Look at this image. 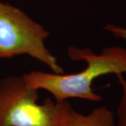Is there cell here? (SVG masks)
Wrapping results in <instances>:
<instances>
[{
	"label": "cell",
	"mask_w": 126,
	"mask_h": 126,
	"mask_svg": "<svg viewBox=\"0 0 126 126\" xmlns=\"http://www.w3.org/2000/svg\"><path fill=\"white\" fill-rule=\"evenodd\" d=\"M67 53L72 60L85 62L86 67L72 74L32 71L23 75L24 79L33 88L49 92L57 102L71 98L99 102L102 97L93 90V81L104 75L126 73V49L122 47L105 48L97 54L88 48L70 46Z\"/></svg>",
	"instance_id": "obj_1"
},
{
	"label": "cell",
	"mask_w": 126,
	"mask_h": 126,
	"mask_svg": "<svg viewBox=\"0 0 126 126\" xmlns=\"http://www.w3.org/2000/svg\"><path fill=\"white\" fill-rule=\"evenodd\" d=\"M50 33L23 11L0 1V60L27 55L47 66L53 73L64 74L57 58L48 49Z\"/></svg>",
	"instance_id": "obj_2"
},
{
	"label": "cell",
	"mask_w": 126,
	"mask_h": 126,
	"mask_svg": "<svg viewBox=\"0 0 126 126\" xmlns=\"http://www.w3.org/2000/svg\"><path fill=\"white\" fill-rule=\"evenodd\" d=\"M38 93L23 76L0 80V126H59L60 102L39 104Z\"/></svg>",
	"instance_id": "obj_3"
},
{
	"label": "cell",
	"mask_w": 126,
	"mask_h": 126,
	"mask_svg": "<svg viewBox=\"0 0 126 126\" xmlns=\"http://www.w3.org/2000/svg\"><path fill=\"white\" fill-rule=\"evenodd\" d=\"M59 126H117L115 115L106 107L94 109L88 114L74 110L66 101L60 102Z\"/></svg>",
	"instance_id": "obj_4"
},
{
	"label": "cell",
	"mask_w": 126,
	"mask_h": 126,
	"mask_svg": "<svg viewBox=\"0 0 126 126\" xmlns=\"http://www.w3.org/2000/svg\"><path fill=\"white\" fill-rule=\"evenodd\" d=\"M117 77L122 88V96L117 111L118 126H126V80L123 77V74L118 75Z\"/></svg>",
	"instance_id": "obj_5"
},
{
	"label": "cell",
	"mask_w": 126,
	"mask_h": 126,
	"mask_svg": "<svg viewBox=\"0 0 126 126\" xmlns=\"http://www.w3.org/2000/svg\"><path fill=\"white\" fill-rule=\"evenodd\" d=\"M104 29L107 30L118 39H123L126 41V28L120 27L113 24H107L104 26Z\"/></svg>",
	"instance_id": "obj_6"
}]
</instances>
